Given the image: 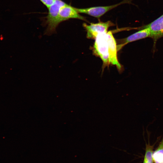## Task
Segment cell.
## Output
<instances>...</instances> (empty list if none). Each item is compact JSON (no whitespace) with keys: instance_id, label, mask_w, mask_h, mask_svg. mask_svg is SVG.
<instances>
[{"instance_id":"1","label":"cell","mask_w":163,"mask_h":163,"mask_svg":"<svg viewBox=\"0 0 163 163\" xmlns=\"http://www.w3.org/2000/svg\"><path fill=\"white\" fill-rule=\"evenodd\" d=\"M107 33L100 34L96 37L93 50L94 53L100 57L105 64H109L115 50L114 44Z\"/></svg>"},{"instance_id":"2","label":"cell","mask_w":163,"mask_h":163,"mask_svg":"<svg viewBox=\"0 0 163 163\" xmlns=\"http://www.w3.org/2000/svg\"><path fill=\"white\" fill-rule=\"evenodd\" d=\"M66 4L61 0H55L49 8L48 13L46 17L47 28L45 34L50 35L55 31L57 26L61 22L59 15L60 10Z\"/></svg>"},{"instance_id":"3","label":"cell","mask_w":163,"mask_h":163,"mask_svg":"<svg viewBox=\"0 0 163 163\" xmlns=\"http://www.w3.org/2000/svg\"><path fill=\"white\" fill-rule=\"evenodd\" d=\"M115 25L110 21L106 22H99L97 23H91L88 25L85 23L83 24V27L87 31L86 36L88 39H94L99 35L107 33L108 28Z\"/></svg>"},{"instance_id":"4","label":"cell","mask_w":163,"mask_h":163,"mask_svg":"<svg viewBox=\"0 0 163 163\" xmlns=\"http://www.w3.org/2000/svg\"><path fill=\"white\" fill-rule=\"evenodd\" d=\"M126 2V1L125 0L119 3L112 5L81 8H75V9L79 13L85 14L97 18H99L109 11Z\"/></svg>"},{"instance_id":"5","label":"cell","mask_w":163,"mask_h":163,"mask_svg":"<svg viewBox=\"0 0 163 163\" xmlns=\"http://www.w3.org/2000/svg\"><path fill=\"white\" fill-rule=\"evenodd\" d=\"M148 28L150 30V37L153 40L154 44L157 40L163 37V14L143 28Z\"/></svg>"},{"instance_id":"6","label":"cell","mask_w":163,"mask_h":163,"mask_svg":"<svg viewBox=\"0 0 163 163\" xmlns=\"http://www.w3.org/2000/svg\"><path fill=\"white\" fill-rule=\"evenodd\" d=\"M59 15L61 22L71 18L77 19L87 21L85 17L79 14L75 9V8L67 4L60 8Z\"/></svg>"},{"instance_id":"7","label":"cell","mask_w":163,"mask_h":163,"mask_svg":"<svg viewBox=\"0 0 163 163\" xmlns=\"http://www.w3.org/2000/svg\"><path fill=\"white\" fill-rule=\"evenodd\" d=\"M150 36L149 29L147 27L143 28L124 39L121 44L117 45V50L118 51L124 45L129 43L150 37Z\"/></svg>"},{"instance_id":"8","label":"cell","mask_w":163,"mask_h":163,"mask_svg":"<svg viewBox=\"0 0 163 163\" xmlns=\"http://www.w3.org/2000/svg\"><path fill=\"white\" fill-rule=\"evenodd\" d=\"M154 162L163 163V137L152 155Z\"/></svg>"},{"instance_id":"9","label":"cell","mask_w":163,"mask_h":163,"mask_svg":"<svg viewBox=\"0 0 163 163\" xmlns=\"http://www.w3.org/2000/svg\"><path fill=\"white\" fill-rule=\"evenodd\" d=\"M154 145H151L149 142L146 144L145 151L143 163H153L152 155Z\"/></svg>"},{"instance_id":"10","label":"cell","mask_w":163,"mask_h":163,"mask_svg":"<svg viewBox=\"0 0 163 163\" xmlns=\"http://www.w3.org/2000/svg\"><path fill=\"white\" fill-rule=\"evenodd\" d=\"M40 1L45 5L47 8L52 5L54 3L55 0H40Z\"/></svg>"}]
</instances>
